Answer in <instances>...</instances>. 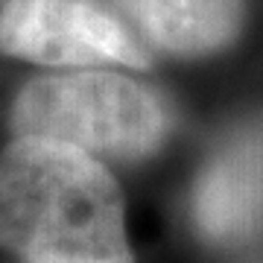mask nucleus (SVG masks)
I'll return each instance as SVG.
<instances>
[{
	"instance_id": "nucleus-3",
	"label": "nucleus",
	"mask_w": 263,
	"mask_h": 263,
	"mask_svg": "<svg viewBox=\"0 0 263 263\" xmlns=\"http://www.w3.org/2000/svg\"><path fill=\"white\" fill-rule=\"evenodd\" d=\"M0 53L53 67H149V53L100 0H12L0 12Z\"/></svg>"
},
{
	"instance_id": "nucleus-1",
	"label": "nucleus",
	"mask_w": 263,
	"mask_h": 263,
	"mask_svg": "<svg viewBox=\"0 0 263 263\" xmlns=\"http://www.w3.org/2000/svg\"><path fill=\"white\" fill-rule=\"evenodd\" d=\"M0 246L24 263H135L108 170L82 149L35 138L0 152Z\"/></svg>"
},
{
	"instance_id": "nucleus-5",
	"label": "nucleus",
	"mask_w": 263,
	"mask_h": 263,
	"mask_svg": "<svg viewBox=\"0 0 263 263\" xmlns=\"http://www.w3.org/2000/svg\"><path fill=\"white\" fill-rule=\"evenodd\" d=\"M149 44L176 56H208L234 44L246 0H114Z\"/></svg>"
},
{
	"instance_id": "nucleus-2",
	"label": "nucleus",
	"mask_w": 263,
	"mask_h": 263,
	"mask_svg": "<svg viewBox=\"0 0 263 263\" xmlns=\"http://www.w3.org/2000/svg\"><path fill=\"white\" fill-rule=\"evenodd\" d=\"M12 132L88 155L143 158L164 143L170 114L146 85L108 70H82L32 79L15 100Z\"/></svg>"
},
{
	"instance_id": "nucleus-4",
	"label": "nucleus",
	"mask_w": 263,
	"mask_h": 263,
	"mask_svg": "<svg viewBox=\"0 0 263 263\" xmlns=\"http://www.w3.org/2000/svg\"><path fill=\"white\" fill-rule=\"evenodd\" d=\"M193 222L219 246L263 231V123L228 138L202 167L193 187Z\"/></svg>"
}]
</instances>
